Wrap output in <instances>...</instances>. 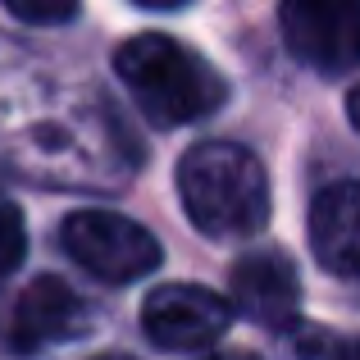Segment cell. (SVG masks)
Here are the masks:
<instances>
[{
    "label": "cell",
    "mask_w": 360,
    "mask_h": 360,
    "mask_svg": "<svg viewBox=\"0 0 360 360\" xmlns=\"http://www.w3.org/2000/svg\"><path fill=\"white\" fill-rule=\"evenodd\" d=\"M115 73L155 128L196 123L229 101V82L214 73V64L165 32L128 37L115 51Z\"/></svg>",
    "instance_id": "6da1fadb"
},
{
    "label": "cell",
    "mask_w": 360,
    "mask_h": 360,
    "mask_svg": "<svg viewBox=\"0 0 360 360\" xmlns=\"http://www.w3.org/2000/svg\"><path fill=\"white\" fill-rule=\"evenodd\" d=\"M229 310L260 328H288L301 310L297 264L283 251H251L229 269Z\"/></svg>",
    "instance_id": "52a82bcc"
},
{
    "label": "cell",
    "mask_w": 360,
    "mask_h": 360,
    "mask_svg": "<svg viewBox=\"0 0 360 360\" xmlns=\"http://www.w3.org/2000/svg\"><path fill=\"white\" fill-rule=\"evenodd\" d=\"M183 210L205 238H251L269 219L264 165L238 141H201L178 165Z\"/></svg>",
    "instance_id": "7a4b0ae2"
},
{
    "label": "cell",
    "mask_w": 360,
    "mask_h": 360,
    "mask_svg": "<svg viewBox=\"0 0 360 360\" xmlns=\"http://www.w3.org/2000/svg\"><path fill=\"white\" fill-rule=\"evenodd\" d=\"M338 360H360V338H352V342H342V352H338Z\"/></svg>",
    "instance_id": "7c38bea8"
},
{
    "label": "cell",
    "mask_w": 360,
    "mask_h": 360,
    "mask_svg": "<svg viewBox=\"0 0 360 360\" xmlns=\"http://www.w3.org/2000/svg\"><path fill=\"white\" fill-rule=\"evenodd\" d=\"M347 119H352V128L360 132V82L352 87V96H347Z\"/></svg>",
    "instance_id": "8fae6325"
},
{
    "label": "cell",
    "mask_w": 360,
    "mask_h": 360,
    "mask_svg": "<svg viewBox=\"0 0 360 360\" xmlns=\"http://www.w3.org/2000/svg\"><path fill=\"white\" fill-rule=\"evenodd\" d=\"M23 255H27L23 214H18V205L0 201V278H5V274H14L18 264H23Z\"/></svg>",
    "instance_id": "9c48e42d"
},
{
    "label": "cell",
    "mask_w": 360,
    "mask_h": 360,
    "mask_svg": "<svg viewBox=\"0 0 360 360\" xmlns=\"http://www.w3.org/2000/svg\"><path fill=\"white\" fill-rule=\"evenodd\" d=\"M288 51L319 73L360 64V0H288L278 9Z\"/></svg>",
    "instance_id": "277c9868"
},
{
    "label": "cell",
    "mask_w": 360,
    "mask_h": 360,
    "mask_svg": "<svg viewBox=\"0 0 360 360\" xmlns=\"http://www.w3.org/2000/svg\"><path fill=\"white\" fill-rule=\"evenodd\" d=\"M5 9L18 23H69L78 14L73 0H5Z\"/></svg>",
    "instance_id": "30bf717a"
},
{
    "label": "cell",
    "mask_w": 360,
    "mask_h": 360,
    "mask_svg": "<svg viewBox=\"0 0 360 360\" xmlns=\"http://www.w3.org/2000/svg\"><path fill=\"white\" fill-rule=\"evenodd\" d=\"M60 246L101 283H137L165 260L160 242L115 210H73L60 224Z\"/></svg>",
    "instance_id": "3957f363"
},
{
    "label": "cell",
    "mask_w": 360,
    "mask_h": 360,
    "mask_svg": "<svg viewBox=\"0 0 360 360\" xmlns=\"http://www.w3.org/2000/svg\"><path fill=\"white\" fill-rule=\"evenodd\" d=\"M87 328H91L87 301L55 274H41V278L27 283L5 319L14 352H46V347L60 342H78V338H87Z\"/></svg>",
    "instance_id": "8992f818"
},
{
    "label": "cell",
    "mask_w": 360,
    "mask_h": 360,
    "mask_svg": "<svg viewBox=\"0 0 360 360\" xmlns=\"http://www.w3.org/2000/svg\"><path fill=\"white\" fill-rule=\"evenodd\" d=\"M105 360H123V356H105Z\"/></svg>",
    "instance_id": "5bb4252c"
},
{
    "label": "cell",
    "mask_w": 360,
    "mask_h": 360,
    "mask_svg": "<svg viewBox=\"0 0 360 360\" xmlns=\"http://www.w3.org/2000/svg\"><path fill=\"white\" fill-rule=\"evenodd\" d=\"M229 301L201 283H165L141 306V328L165 352H205L229 333Z\"/></svg>",
    "instance_id": "5b68a950"
},
{
    "label": "cell",
    "mask_w": 360,
    "mask_h": 360,
    "mask_svg": "<svg viewBox=\"0 0 360 360\" xmlns=\"http://www.w3.org/2000/svg\"><path fill=\"white\" fill-rule=\"evenodd\" d=\"M205 360H260V356H246V352H214V356H205Z\"/></svg>",
    "instance_id": "4fadbf2b"
},
{
    "label": "cell",
    "mask_w": 360,
    "mask_h": 360,
    "mask_svg": "<svg viewBox=\"0 0 360 360\" xmlns=\"http://www.w3.org/2000/svg\"><path fill=\"white\" fill-rule=\"evenodd\" d=\"M310 251L328 274H360V178L328 183L310 201Z\"/></svg>",
    "instance_id": "ba28073f"
}]
</instances>
